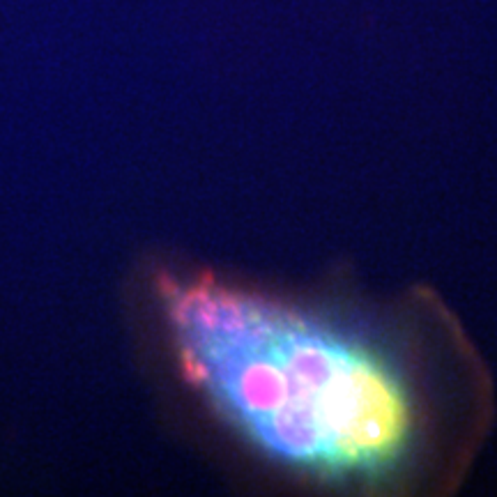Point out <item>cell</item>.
I'll return each mask as SVG.
<instances>
[{"mask_svg": "<svg viewBox=\"0 0 497 497\" xmlns=\"http://www.w3.org/2000/svg\"><path fill=\"white\" fill-rule=\"evenodd\" d=\"M187 375L258 452L325 481H380L415 438L408 380L375 343L212 281L173 286Z\"/></svg>", "mask_w": 497, "mask_h": 497, "instance_id": "obj_1", "label": "cell"}]
</instances>
